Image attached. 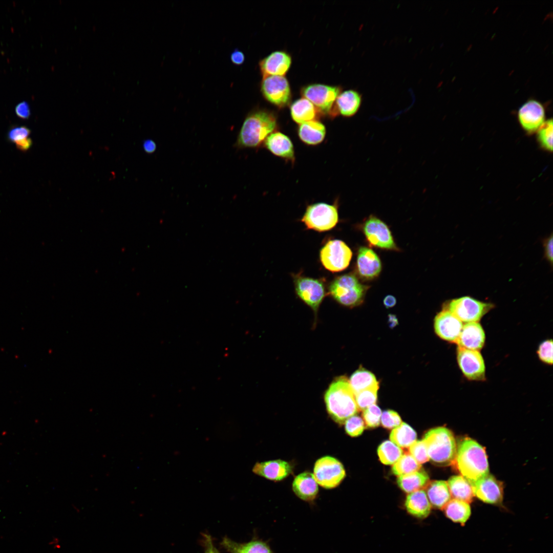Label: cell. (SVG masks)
Returning a JSON list of instances; mask_svg holds the SVG:
<instances>
[{"instance_id":"cell-1","label":"cell","mask_w":553,"mask_h":553,"mask_svg":"<svg viewBox=\"0 0 553 553\" xmlns=\"http://www.w3.org/2000/svg\"><path fill=\"white\" fill-rule=\"evenodd\" d=\"M453 464L470 484L490 474L485 449L470 438L463 439L457 446Z\"/></svg>"},{"instance_id":"cell-2","label":"cell","mask_w":553,"mask_h":553,"mask_svg":"<svg viewBox=\"0 0 553 553\" xmlns=\"http://www.w3.org/2000/svg\"><path fill=\"white\" fill-rule=\"evenodd\" d=\"M276 127V118L272 113L264 110L252 111L243 122L235 146L238 148L258 147Z\"/></svg>"},{"instance_id":"cell-3","label":"cell","mask_w":553,"mask_h":553,"mask_svg":"<svg viewBox=\"0 0 553 553\" xmlns=\"http://www.w3.org/2000/svg\"><path fill=\"white\" fill-rule=\"evenodd\" d=\"M324 400L329 415L339 424H344L359 411L349 381L344 376L336 378L330 384Z\"/></svg>"},{"instance_id":"cell-4","label":"cell","mask_w":553,"mask_h":553,"mask_svg":"<svg viewBox=\"0 0 553 553\" xmlns=\"http://www.w3.org/2000/svg\"><path fill=\"white\" fill-rule=\"evenodd\" d=\"M423 441L427 448L429 460L434 464L449 466L454 463L457 445L453 433L445 427H437L428 431Z\"/></svg>"},{"instance_id":"cell-5","label":"cell","mask_w":553,"mask_h":553,"mask_svg":"<svg viewBox=\"0 0 553 553\" xmlns=\"http://www.w3.org/2000/svg\"><path fill=\"white\" fill-rule=\"evenodd\" d=\"M368 286L361 284L352 274H345L335 278L330 284L329 293L338 303L347 307L360 304L364 299Z\"/></svg>"},{"instance_id":"cell-6","label":"cell","mask_w":553,"mask_h":553,"mask_svg":"<svg viewBox=\"0 0 553 553\" xmlns=\"http://www.w3.org/2000/svg\"><path fill=\"white\" fill-rule=\"evenodd\" d=\"M338 220L336 205L324 202L308 205L301 219L307 228L319 232L332 229L335 226Z\"/></svg>"},{"instance_id":"cell-7","label":"cell","mask_w":553,"mask_h":553,"mask_svg":"<svg viewBox=\"0 0 553 553\" xmlns=\"http://www.w3.org/2000/svg\"><path fill=\"white\" fill-rule=\"evenodd\" d=\"M494 307L493 304L464 296L450 301L444 309L461 322L471 323L478 322Z\"/></svg>"},{"instance_id":"cell-8","label":"cell","mask_w":553,"mask_h":553,"mask_svg":"<svg viewBox=\"0 0 553 553\" xmlns=\"http://www.w3.org/2000/svg\"><path fill=\"white\" fill-rule=\"evenodd\" d=\"M352 252L348 246L339 240L328 241L322 247L320 252L321 262L323 266L331 272H339L349 265Z\"/></svg>"},{"instance_id":"cell-9","label":"cell","mask_w":553,"mask_h":553,"mask_svg":"<svg viewBox=\"0 0 553 553\" xmlns=\"http://www.w3.org/2000/svg\"><path fill=\"white\" fill-rule=\"evenodd\" d=\"M313 475L317 484L325 488L330 489L340 484L345 477L346 472L339 460L326 456L316 461Z\"/></svg>"},{"instance_id":"cell-10","label":"cell","mask_w":553,"mask_h":553,"mask_svg":"<svg viewBox=\"0 0 553 553\" xmlns=\"http://www.w3.org/2000/svg\"><path fill=\"white\" fill-rule=\"evenodd\" d=\"M295 291L306 304L316 314L318 308L325 296L324 282L314 279L296 274L293 276Z\"/></svg>"},{"instance_id":"cell-11","label":"cell","mask_w":553,"mask_h":553,"mask_svg":"<svg viewBox=\"0 0 553 553\" xmlns=\"http://www.w3.org/2000/svg\"><path fill=\"white\" fill-rule=\"evenodd\" d=\"M341 93L338 87L314 83L303 87L302 95L309 100L317 110L325 114H332L335 100Z\"/></svg>"},{"instance_id":"cell-12","label":"cell","mask_w":553,"mask_h":553,"mask_svg":"<svg viewBox=\"0 0 553 553\" xmlns=\"http://www.w3.org/2000/svg\"><path fill=\"white\" fill-rule=\"evenodd\" d=\"M261 90L264 98L277 107L283 108L290 101L291 93L289 83L284 76L264 77Z\"/></svg>"},{"instance_id":"cell-13","label":"cell","mask_w":553,"mask_h":553,"mask_svg":"<svg viewBox=\"0 0 553 553\" xmlns=\"http://www.w3.org/2000/svg\"><path fill=\"white\" fill-rule=\"evenodd\" d=\"M457 359L464 376L471 380H483L485 378V366L480 352L458 347Z\"/></svg>"},{"instance_id":"cell-14","label":"cell","mask_w":553,"mask_h":553,"mask_svg":"<svg viewBox=\"0 0 553 553\" xmlns=\"http://www.w3.org/2000/svg\"><path fill=\"white\" fill-rule=\"evenodd\" d=\"M363 230L371 245L382 249H397L388 226L377 217L370 216L364 223Z\"/></svg>"},{"instance_id":"cell-15","label":"cell","mask_w":553,"mask_h":553,"mask_svg":"<svg viewBox=\"0 0 553 553\" xmlns=\"http://www.w3.org/2000/svg\"><path fill=\"white\" fill-rule=\"evenodd\" d=\"M471 485L474 496L482 502L495 505L502 504L503 483L492 475L489 474Z\"/></svg>"},{"instance_id":"cell-16","label":"cell","mask_w":553,"mask_h":553,"mask_svg":"<svg viewBox=\"0 0 553 553\" xmlns=\"http://www.w3.org/2000/svg\"><path fill=\"white\" fill-rule=\"evenodd\" d=\"M545 109L541 103L530 99L523 103L518 111L521 127L528 134L537 132L545 121Z\"/></svg>"},{"instance_id":"cell-17","label":"cell","mask_w":553,"mask_h":553,"mask_svg":"<svg viewBox=\"0 0 553 553\" xmlns=\"http://www.w3.org/2000/svg\"><path fill=\"white\" fill-rule=\"evenodd\" d=\"M463 327L462 322L448 310L444 309L435 317L436 333L442 339L456 343Z\"/></svg>"},{"instance_id":"cell-18","label":"cell","mask_w":553,"mask_h":553,"mask_svg":"<svg viewBox=\"0 0 553 553\" xmlns=\"http://www.w3.org/2000/svg\"><path fill=\"white\" fill-rule=\"evenodd\" d=\"M291 57L282 51H274L262 59L259 62L261 73L264 77L271 75L284 76L289 69Z\"/></svg>"},{"instance_id":"cell-19","label":"cell","mask_w":553,"mask_h":553,"mask_svg":"<svg viewBox=\"0 0 553 553\" xmlns=\"http://www.w3.org/2000/svg\"><path fill=\"white\" fill-rule=\"evenodd\" d=\"M357 269L363 278L373 279L377 277L381 271L380 260L371 249L366 247H360L357 258Z\"/></svg>"},{"instance_id":"cell-20","label":"cell","mask_w":553,"mask_h":553,"mask_svg":"<svg viewBox=\"0 0 553 553\" xmlns=\"http://www.w3.org/2000/svg\"><path fill=\"white\" fill-rule=\"evenodd\" d=\"M252 472L260 476L273 481H280L288 477L292 472L291 465L281 459L257 462Z\"/></svg>"},{"instance_id":"cell-21","label":"cell","mask_w":553,"mask_h":553,"mask_svg":"<svg viewBox=\"0 0 553 553\" xmlns=\"http://www.w3.org/2000/svg\"><path fill=\"white\" fill-rule=\"evenodd\" d=\"M485 340V333L481 325L478 322H471L463 325L456 343L459 347L479 351L483 347Z\"/></svg>"},{"instance_id":"cell-22","label":"cell","mask_w":553,"mask_h":553,"mask_svg":"<svg viewBox=\"0 0 553 553\" xmlns=\"http://www.w3.org/2000/svg\"><path fill=\"white\" fill-rule=\"evenodd\" d=\"M264 144L273 155L286 160H294L293 145L290 139L284 134L273 132L266 138Z\"/></svg>"},{"instance_id":"cell-23","label":"cell","mask_w":553,"mask_h":553,"mask_svg":"<svg viewBox=\"0 0 553 553\" xmlns=\"http://www.w3.org/2000/svg\"><path fill=\"white\" fill-rule=\"evenodd\" d=\"M292 490L299 498L309 502L314 500L318 492L317 483L313 474L309 472H303L295 477L292 483Z\"/></svg>"},{"instance_id":"cell-24","label":"cell","mask_w":553,"mask_h":553,"mask_svg":"<svg viewBox=\"0 0 553 553\" xmlns=\"http://www.w3.org/2000/svg\"><path fill=\"white\" fill-rule=\"evenodd\" d=\"M221 545L229 553H273L267 542L258 539L241 543L225 537Z\"/></svg>"},{"instance_id":"cell-25","label":"cell","mask_w":553,"mask_h":553,"mask_svg":"<svg viewBox=\"0 0 553 553\" xmlns=\"http://www.w3.org/2000/svg\"><path fill=\"white\" fill-rule=\"evenodd\" d=\"M405 505L411 516L418 519H424L430 514L432 506L424 490H419L409 493Z\"/></svg>"},{"instance_id":"cell-26","label":"cell","mask_w":553,"mask_h":553,"mask_svg":"<svg viewBox=\"0 0 553 553\" xmlns=\"http://www.w3.org/2000/svg\"><path fill=\"white\" fill-rule=\"evenodd\" d=\"M332 115L336 114L347 117L354 115L358 111L361 103L360 94L353 90H346L341 93L337 96Z\"/></svg>"},{"instance_id":"cell-27","label":"cell","mask_w":553,"mask_h":553,"mask_svg":"<svg viewBox=\"0 0 553 553\" xmlns=\"http://www.w3.org/2000/svg\"><path fill=\"white\" fill-rule=\"evenodd\" d=\"M326 133L325 126L317 120H312L301 123L297 129L300 140L304 143L315 145L324 139Z\"/></svg>"},{"instance_id":"cell-28","label":"cell","mask_w":553,"mask_h":553,"mask_svg":"<svg viewBox=\"0 0 553 553\" xmlns=\"http://www.w3.org/2000/svg\"><path fill=\"white\" fill-rule=\"evenodd\" d=\"M427 495L432 506L443 509L451 499L448 483L445 481L435 480L427 485Z\"/></svg>"},{"instance_id":"cell-29","label":"cell","mask_w":553,"mask_h":553,"mask_svg":"<svg viewBox=\"0 0 553 553\" xmlns=\"http://www.w3.org/2000/svg\"><path fill=\"white\" fill-rule=\"evenodd\" d=\"M290 110L292 119L300 124L314 120L316 117V109L309 100L304 97L294 101L291 104Z\"/></svg>"},{"instance_id":"cell-30","label":"cell","mask_w":553,"mask_h":553,"mask_svg":"<svg viewBox=\"0 0 553 553\" xmlns=\"http://www.w3.org/2000/svg\"><path fill=\"white\" fill-rule=\"evenodd\" d=\"M469 504L463 501L452 499L442 509L448 518L455 523L463 525L471 516V509Z\"/></svg>"},{"instance_id":"cell-31","label":"cell","mask_w":553,"mask_h":553,"mask_svg":"<svg viewBox=\"0 0 553 553\" xmlns=\"http://www.w3.org/2000/svg\"><path fill=\"white\" fill-rule=\"evenodd\" d=\"M447 483L451 496L453 499L468 503L472 502L474 496L472 486L463 476H452L449 479Z\"/></svg>"},{"instance_id":"cell-32","label":"cell","mask_w":553,"mask_h":553,"mask_svg":"<svg viewBox=\"0 0 553 553\" xmlns=\"http://www.w3.org/2000/svg\"><path fill=\"white\" fill-rule=\"evenodd\" d=\"M429 482V477L427 474L419 471L398 476L397 479L398 486L407 493L422 490Z\"/></svg>"},{"instance_id":"cell-33","label":"cell","mask_w":553,"mask_h":553,"mask_svg":"<svg viewBox=\"0 0 553 553\" xmlns=\"http://www.w3.org/2000/svg\"><path fill=\"white\" fill-rule=\"evenodd\" d=\"M349 381L354 395L366 389L379 387L374 375L364 368L354 372Z\"/></svg>"},{"instance_id":"cell-34","label":"cell","mask_w":553,"mask_h":553,"mask_svg":"<svg viewBox=\"0 0 553 553\" xmlns=\"http://www.w3.org/2000/svg\"><path fill=\"white\" fill-rule=\"evenodd\" d=\"M417 434L409 424L402 422L390 433V439L400 448H409L416 440Z\"/></svg>"},{"instance_id":"cell-35","label":"cell","mask_w":553,"mask_h":553,"mask_svg":"<svg viewBox=\"0 0 553 553\" xmlns=\"http://www.w3.org/2000/svg\"><path fill=\"white\" fill-rule=\"evenodd\" d=\"M377 454L381 463L386 465H391L395 463L402 455L403 451L391 441L386 440L379 445Z\"/></svg>"},{"instance_id":"cell-36","label":"cell","mask_w":553,"mask_h":553,"mask_svg":"<svg viewBox=\"0 0 553 553\" xmlns=\"http://www.w3.org/2000/svg\"><path fill=\"white\" fill-rule=\"evenodd\" d=\"M421 465L409 453L402 454L393 464L392 471L398 476L419 471Z\"/></svg>"},{"instance_id":"cell-37","label":"cell","mask_w":553,"mask_h":553,"mask_svg":"<svg viewBox=\"0 0 553 553\" xmlns=\"http://www.w3.org/2000/svg\"><path fill=\"white\" fill-rule=\"evenodd\" d=\"M552 120L548 119L537 130V139L540 147L544 150L552 152Z\"/></svg>"},{"instance_id":"cell-38","label":"cell","mask_w":553,"mask_h":553,"mask_svg":"<svg viewBox=\"0 0 553 553\" xmlns=\"http://www.w3.org/2000/svg\"><path fill=\"white\" fill-rule=\"evenodd\" d=\"M378 389V388H372L355 394V401L359 410L363 411L368 407L375 404Z\"/></svg>"},{"instance_id":"cell-39","label":"cell","mask_w":553,"mask_h":553,"mask_svg":"<svg viewBox=\"0 0 553 553\" xmlns=\"http://www.w3.org/2000/svg\"><path fill=\"white\" fill-rule=\"evenodd\" d=\"M381 411L375 404L363 410V417L366 425L369 428H376L380 423Z\"/></svg>"},{"instance_id":"cell-40","label":"cell","mask_w":553,"mask_h":553,"mask_svg":"<svg viewBox=\"0 0 553 553\" xmlns=\"http://www.w3.org/2000/svg\"><path fill=\"white\" fill-rule=\"evenodd\" d=\"M409 453L419 464L429 460L427 448L423 440H416L409 448Z\"/></svg>"},{"instance_id":"cell-41","label":"cell","mask_w":553,"mask_h":553,"mask_svg":"<svg viewBox=\"0 0 553 553\" xmlns=\"http://www.w3.org/2000/svg\"><path fill=\"white\" fill-rule=\"evenodd\" d=\"M344 423L346 433L351 437L360 435L365 428L363 419L356 415L349 418Z\"/></svg>"},{"instance_id":"cell-42","label":"cell","mask_w":553,"mask_h":553,"mask_svg":"<svg viewBox=\"0 0 553 553\" xmlns=\"http://www.w3.org/2000/svg\"><path fill=\"white\" fill-rule=\"evenodd\" d=\"M31 133V130L26 126H12L7 133V139L9 142L15 143L28 138Z\"/></svg>"},{"instance_id":"cell-43","label":"cell","mask_w":553,"mask_h":553,"mask_svg":"<svg viewBox=\"0 0 553 553\" xmlns=\"http://www.w3.org/2000/svg\"><path fill=\"white\" fill-rule=\"evenodd\" d=\"M380 422L384 428L388 429H393L399 426L402 421L400 416L397 412L389 410L384 411L381 414Z\"/></svg>"},{"instance_id":"cell-44","label":"cell","mask_w":553,"mask_h":553,"mask_svg":"<svg viewBox=\"0 0 553 553\" xmlns=\"http://www.w3.org/2000/svg\"><path fill=\"white\" fill-rule=\"evenodd\" d=\"M537 354L541 360L549 365L552 364V341L547 339L542 342L538 348Z\"/></svg>"},{"instance_id":"cell-45","label":"cell","mask_w":553,"mask_h":553,"mask_svg":"<svg viewBox=\"0 0 553 553\" xmlns=\"http://www.w3.org/2000/svg\"><path fill=\"white\" fill-rule=\"evenodd\" d=\"M15 113L21 119H28L31 116V110L28 103L24 101L18 103L15 108Z\"/></svg>"},{"instance_id":"cell-46","label":"cell","mask_w":553,"mask_h":553,"mask_svg":"<svg viewBox=\"0 0 553 553\" xmlns=\"http://www.w3.org/2000/svg\"><path fill=\"white\" fill-rule=\"evenodd\" d=\"M202 543L204 553H220L215 546L212 538L209 535L203 534Z\"/></svg>"},{"instance_id":"cell-47","label":"cell","mask_w":553,"mask_h":553,"mask_svg":"<svg viewBox=\"0 0 553 553\" xmlns=\"http://www.w3.org/2000/svg\"><path fill=\"white\" fill-rule=\"evenodd\" d=\"M552 234L543 242L544 257L551 264L552 263Z\"/></svg>"},{"instance_id":"cell-48","label":"cell","mask_w":553,"mask_h":553,"mask_svg":"<svg viewBox=\"0 0 553 553\" xmlns=\"http://www.w3.org/2000/svg\"><path fill=\"white\" fill-rule=\"evenodd\" d=\"M14 143L17 150L23 152H26L32 147L33 141L31 138L28 137L16 141Z\"/></svg>"},{"instance_id":"cell-49","label":"cell","mask_w":553,"mask_h":553,"mask_svg":"<svg viewBox=\"0 0 553 553\" xmlns=\"http://www.w3.org/2000/svg\"><path fill=\"white\" fill-rule=\"evenodd\" d=\"M230 59L234 64L240 65L244 61L245 55L242 51L236 49L230 55Z\"/></svg>"},{"instance_id":"cell-50","label":"cell","mask_w":553,"mask_h":553,"mask_svg":"<svg viewBox=\"0 0 553 553\" xmlns=\"http://www.w3.org/2000/svg\"><path fill=\"white\" fill-rule=\"evenodd\" d=\"M143 147L146 153L152 154L156 150V144L153 140L147 139L143 142Z\"/></svg>"},{"instance_id":"cell-51","label":"cell","mask_w":553,"mask_h":553,"mask_svg":"<svg viewBox=\"0 0 553 553\" xmlns=\"http://www.w3.org/2000/svg\"><path fill=\"white\" fill-rule=\"evenodd\" d=\"M383 303L386 308H391L396 304V300L394 296L388 295L385 297Z\"/></svg>"},{"instance_id":"cell-52","label":"cell","mask_w":553,"mask_h":553,"mask_svg":"<svg viewBox=\"0 0 553 553\" xmlns=\"http://www.w3.org/2000/svg\"><path fill=\"white\" fill-rule=\"evenodd\" d=\"M388 323L391 328L394 327L398 324V320L395 315L389 314L388 316Z\"/></svg>"}]
</instances>
